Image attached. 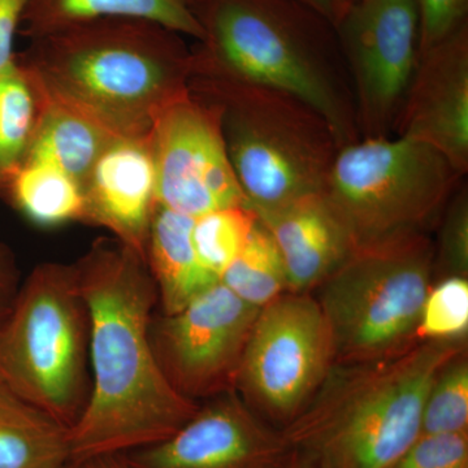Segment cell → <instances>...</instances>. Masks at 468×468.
<instances>
[{"instance_id":"f1b7e54d","label":"cell","mask_w":468,"mask_h":468,"mask_svg":"<svg viewBox=\"0 0 468 468\" xmlns=\"http://www.w3.org/2000/svg\"><path fill=\"white\" fill-rule=\"evenodd\" d=\"M419 21V55L467 24L468 0H414Z\"/></svg>"},{"instance_id":"6da1fadb","label":"cell","mask_w":468,"mask_h":468,"mask_svg":"<svg viewBox=\"0 0 468 468\" xmlns=\"http://www.w3.org/2000/svg\"><path fill=\"white\" fill-rule=\"evenodd\" d=\"M89 315L90 396L69 430L72 463L165 441L198 411L163 374L150 341L159 303L146 261L98 241L73 264Z\"/></svg>"},{"instance_id":"484cf974","label":"cell","mask_w":468,"mask_h":468,"mask_svg":"<svg viewBox=\"0 0 468 468\" xmlns=\"http://www.w3.org/2000/svg\"><path fill=\"white\" fill-rule=\"evenodd\" d=\"M468 277L446 276L428 292L418 325L419 341H467Z\"/></svg>"},{"instance_id":"3957f363","label":"cell","mask_w":468,"mask_h":468,"mask_svg":"<svg viewBox=\"0 0 468 468\" xmlns=\"http://www.w3.org/2000/svg\"><path fill=\"white\" fill-rule=\"evenodd\" d=\"M464 350L467 341H420L392 358L335 363L282 436L318 468H392L420 436L436 375Z\"/></svg>"},{"instance_id":"d6986e66","label":"cell","mask_w":468,"mask_h":468,"mask_svg":"<svg viewBox=\"0 0 468 468\" xmlns=\"http://www.w3.org/2000/svg\"><path fill=\"white\" fill-rule=\"evenodd\" d=\"M101 18L151 21L198 42L203 38L187 0H29L21 24L33 39Z\"/></svg>"},{"instance_id":"5b68a950","label":"cell","mask_w":468,"mask_h":468,"mask_svg":"<svg viewBox=\"0 0 468 468\" xmlns=\"http://www.w3.org/2000/svg\"><path fill=\"white\" fill-rule=\"evenodd\" d=\"M189 89L217 107L234 174L255 212L324 192L340 146L307 104L205 70H193Z\"/></svg>"},{"instance_id":"52a82bcc","label":"cell","mask_w":468,"mask_h":468,"mask_svg":"<svg viewBox=\"0 0 468 468\" xmlns=\"http://www.w3.org/2000/svg\"><path fill=\"white\" fill-rule=\"evenodd\" d=\"M435 276V243L409 233L354 249L314 291L335 363L392 358L415 346Z\"/></svg>"},{"instance_id":"7c38bea8","label":"cell","mask_w":468,"mask_h":468,"mask_svg":"<svg viewBox=\"0 0 468 468\" xmlns=\"http://www.w3.org/2000/svg\"><path fill=\"white\" fill-rule=\"evenodd\" d=\"M150 147L156 205L193 218L215 209L249 206L214 104L192 91L169 104L154 125Z\"/></svg>"},{"instance_id":"d590c367","label":"cell","mask_w":468,"mask_h":468,"mask_svg":"<svg viewBox=\"0 0 468 468\" xmlns=\"http://www.w3.org/2000/svg\"><path fill=\"white\" fill-rule=\"evenodd\" d=\"M68 467H69V466H68ZM68 467H66V468H68Z\"/></svg>"},{"instance_id":"4316f807","label":"cell","mask_w":468,"mask_h":468,"mask_svg":"<svg viewBox=\"0 0 468 468\" xmlns=\"http://www.w3.org/2000/svg\"><path fill=\"white\" fill-rule=\"evenodd\" d=\"M439 239L435 243V273L468 277V193L461 187L452 193L442 211Z\"/></svg>"},{"instance_id":"603a6c76","label":"cell","mask_w":468,"mask_h":468,"mask_svg":"<svg viewBox=\"0 0 468 468\" xmlns=\"http://www.w3.org/2000/svg\"><path fill=\"white\" fill-rule=\"evenodd\" d=\"M38 119V95L18 63L0 76V194L26 159Z\"/></svg>"},{"instance_id":"4dcf8cb0","label":"cell","mask_w":468,"mask_h":468,"mask_svg":"<svg viewBox=\"0 0 468 468\" xmlns=\"http://www.w3.org/2000/svg\"><path fill=\"white\" fill-rule=\"evenodd\" d=\"M20 285V273L14 254L11 249L0 243V324L7 318Z\"/></svg>"},{"instance_id":"1f68e13d","label":"cell","mask_w":468,"mask_h":468,"mask_svg":"<svg viewBox=\"0 0 468 468\" xmlns=\"http://www.w3.org/2000/svg\"><path fill=\"white\" fill-rule=\"evenodd\" d=\"M300 2L328 21L335 29L349 8V5L345 0H300Z\"/></svg>"},{"instance_id":"44dd1931","label":"cell","mask_w":468,"mask_h":468,"mask_svg":"<svg viewBox=\"0 0 468 468\" xmlns=\"http://www.w3.org/2000/svg\"><path fill=\"white\" fill-rule=\"evenodd\" d=\"M5 193L36 226L51 228L85 220L84 189L54 165L23 162L9 177Z\"/></svg>"},{"instance_id":"8fae6325","label":"cell","mask_w":468,"mask_h":468,"mask_svg":"<svg viewBox=\"0 0 468 468\" xmlns=\"http://www.w3.org/2000/svg\"><path fill=\"white\" fill-rule=\"evenodd\" d=\"M335 33L354 80L359 133L389 135L418 67L414 0H358L345 12Z\"/></svg>"},{"instance_id":"f546056e","label":"cell","mask_w":468,"mask_h":468,"mask_svg":"<svg viewBox=\"0 0 468 468\" xmlns=\"http://www.w3.org/2000/svg\"><path fill=\"white\" fill-rule=\"evenodd\" d=\"M29 0H0V76L16 66L15 36Z\"/></svg>"},{"instance_id":"cb8c5ba5","label":"cell","mask_w":468,"mask_h":468,"mask_svg":"<svg viewBox=\"0 0 468 468\" xmlns=\"http://www.w3.org/2000/svg\"><path fill=\"white\" fill-rule=\"evenodd\" d=\"M257 223V214L250 206L215 209L194 218V248L203 266L220 280Z\"/></svg>"},{"instance_id":"4fadbf2b","label":"cell","mask_w":468,"mask_h":468,"mask_svg":"<svg viewBox=\"0 0 468 468\" xmlns=\"http://www.w3.org/2000/svg\"><path fill=\"white\" fill-rule=\"evenodd\" d=\"M291 454L282 430L230 392L199 406L169 439L124 458L131 468H284Z\"/></svg>"},{"instance_id":"7a4b0ae2","label":"cell","mask_w":468,"mask_h":468,"mask_svg":"<svg viewBox=\"0 0 468 468\" xmlns=\"http://www.w3.org/2000/svg\"><path fill=\"white\" fill-rule=\"evenodd\" d=\"M30 79L116 137L150 141L160 113L190 91L193 51L181 34L135 18H101L33 38Z\"/></svg>"},{"instance_id":"9c48e42d","label":"cell","mask_w":468,"mask_h":468,"mask_svg":"<svg viewBox=\"0 0 468 468\" xmlns=\"http://www.w3.org/2000/svg\"><path fill=\"white\" fill-rule=\"evenodd\" d=\"M335 363L334 338L318 301L311 292H285L258 313L236 392L255 414L284 427Z\"/></svg>"},{"instance_id":"7402d4cb","label":"cell","mask_w":468,"mask_h":468,"mask_svg":"<svg viewBox=\"0 0 468 468\" xmlns=\"http://www.w3.org/2000/svg\"><path fill=\"white\" fill-rule=\"evenodd\" d=\"M220 282L257 309L289 292L282 254L260 218L242 250L224 271Z\"/></svg>"},{"instance_id":"ac0fdd59","label":"cell","mask_w":468,"mask_h":468,"mask_svg":"<svg viewBox=\"0 0 468 468\" xmlns=\"http://www.w3.org/2000/svg\"><path fill=\"white\" fill-rule=\"evenodd\" d=\"M194 218L156 205L146 264L155 282L160 313L175 314L220 282L203 266L193 242Z\"/></svg>"},{"instance_id":"277c9868","label":"cell","mask_w":468,"mask_h":468,"mask_svg":"<svg viewBox=\"0 0 468 468\" xmlns=\"http://www.w3.org/2000/svg\"><path fill=\"white\" fill-rule=\"evenodd\" d=\"M203 30L193 69L285 92L325 120L338 146L359 140L356 110L328 64V21L300 0H187Z\"/></svg>"},{"instance_id":"e0dca14e","label":"cell","mask_w":468,"mask_h":468,"mask_svg":"<svg viewBox=\"0 0 468 468\" xmlns=\"http://www.w3.org/2000/svg\"><path fill=\"white\" fill-rule=\"evenodd\" d=\"M32 82L38 95V119L24 162L54 165L77 181L85 194L92 168L119 137Z\"/></svg>"},{"instance_id":"d6a6232c","label":"cell","mask_w":468,"mask_h":468,"mask_svg":"<svg viewBox=\"0 0 468 468\" xmlns=\"http://www.w3.org/2000/svg\"><path fill=\"white\" fill-rule=\"evenodd\" d=\"M68 468H131L126 463L124 455H104V457L91 458L77 463H70Z\"/></svg>"},{"instance_id":"83f0119b","label":"cell","mask_w":468,"mask_h":468,"mask_svg":"<svg viewBox=\"0 0 468 468\" xmlns=\"http://www.w3.org/2000/svg\"><path fill=\"white\" fill-rule=\"evenodd\" d=\"M392 468H468V432L420 435Z\"/></svg>"},{"instance_id":"8992f818","label":"cell","mask_w":468,"mask_h":468,"mask_svg":"<svg viewBox=\"0 0 468 468\" xmlns=\"http://www.w3.org/2000/svg\"><path fill=\"white\" fill-rule=\"evenodd\" d=\"M0 383L70 430L90 396L89 315L73 264L45 263L21 282L0 324Z\"/></svg>"},{"instance_id":"5bb4252c","label":"cell","mask_w":468,"mask_h":468,"mask_svg":"<svg viewBox=\"0 0 468 468\" xmlns=\"http://www.w3.org/2000/svg\"><path fill=\"white\" fill-rule=\"evenodd\" d=\"M396 131L432 147L461 176L467 174V24L419 55Z\"/></svg>"},{"instance_id":"9a60e30c","label":"cell","mask_w":468,"mask_h":468,"mask_svg":"<svg viewBox=\"0 0 468 468\" xmlns=\"http://www.w3.org/2000/svg\"><path fill=\"white\" fill-rule=\"evenodd\" d=\"M156 174L150 141L119 138L101 154L85 187V221L106 227L146 261Z\"/></svg>"},{"instance_id":"2e32d148","label":"cell","mask_w":468,"mask_h":468,"mask_svg":"<svg viewBox=\"0 0 468 468\" xmlns=\"http://www.w3.org/2000/svg\"><path fill=\"white\" fill-rule=\"evenodd\" d=\"M255 214L282 254L289 292L313 294L356 249L324 192Z\"/></svg>"},{"instance_id":"e575fe53","label":"cell","mask_w":468,"mask_h":468,"mask_svg":"<svg viewBox=\"0 0 468 468\" xmlns=\"http://www.w3.org/2000/svg\"><path fill=\"white\" fill-rule=\"evenodd\" d=\"M345 2L347 3V5H353V3L358 2V0H345Z\"/></svg>"},{"instance_id":"ffe728a7","label":"cell","mask_w":468,"mask_h":468,"mask_svg":"<svg viewBox=\"0 0 468 468\" xmlns=\"http://www.w3.org/2000/svg\"><path fill=\"white\" fill-rule=\"evenodd\" d=\"M69 430L0 383V468H66Z\"/></svg>"},{"instance_id":"836d02e7","label":"cell","mask_w":468,"mask_h":468,"mask_svg":"<svg viewBox=\"0 0 468 468\" xmlns=\"http://www.w3.org/2000/svg\"><path fill=\"white\" fill-rule=\"evenodd\" d=\"M284 468H318L315 464L311 463L307 458L302 457L298 452H292L291 458L286 462Z\"/></svg>"},{"instance_id":"d4e9b609","label":"cell","mask_w":468,"mask_h":468,"mask_svg":"<svg viewBox=\"0 0 468 468\" xmlns=\"http://www.w3.org/2000/svg\"><path fill=\"white\" fill-rule=\"evenodd\" d=\"M468 432L467 350L449 360L431 384L421 412L420 435Z\"/></svg>"},{"instance_id":"30bf717a","label":"cell","mask_w":468,"mask_h":468,"mask_svg":"<svg viewBox=\"0 0 468 468\" xmlns=\"http://www.w3.org/2000/svg\"><path fill=\"white\" fill-rule=\"evenodd\" d=\"M260 310L218 282L177 313L154 314L151 346L172 387L194 402L236 392Z\"/></svg>"},{"instance_id":"ba28073f","label":"cell","mask_w":468,"mask_h":468,"mask_svg":"<svg viewBox=\"0 0 468 468\" xmlns=\"http://www.w3.org/2000/svg\"><path fill=\"white\" fill-rule=\"evenodd\" d=\"M460 177L441 154L411 138L362 137L338 149L324 194L358 248L427 233Z\"/></svg>"}]
</instances>
